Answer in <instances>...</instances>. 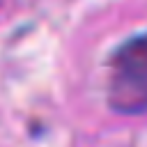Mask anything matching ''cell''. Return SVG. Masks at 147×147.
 <instances>
[{"label":"cell","mask_w":147,"mask_h":147,"mask_svg":"<svg viewBox=\"0 0 147 147\" xmlns=\"http://www.w3.org/2000/svg\"><path fill=\"white\" fill-rule=\"evenodd\" d=\"M108 103L122 115L147 113V34L124 41L110 55Z\"/></svg>","instance_id":"cell-1"}]
</instances>
